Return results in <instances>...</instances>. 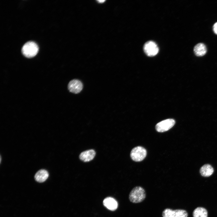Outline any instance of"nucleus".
Returning a JSON list of instances; mask_svg holds the SVG:
<instances>
[{
    "mask_svg": "<svg viewBox=\"0 0 217 217\" xmlns=\"http://www.w3.org/2000/svg\"><path fill=\"white\" fill-rule=\"evenodd\" d=\"M193 217H207L208 212L207 210L202 207H198L193 212Z\"/></svg>",
    "mask_w": 217,
    "mask_h": 217,
    "instance_id": "nucleus-13",
    "label": "nucleus"
},
{
    "mask_svg": "<svg viewBox=\"0 0 217 217\" xmlns=\"http://www.w3.org/2000/svg\"><path fill=\"white\" fill-rule=\"evenodd\" d=\"M193 50L195 54L198 56H203L206 54L207 51L206 46L202 43H199L195 46Z\"/></svg>",
    "mask_w": 217,
    "mask_h": 217,
    "instance_id": "nucleus-11",
    "label": "nucleus"
},
{
    "mask_svg": "<svg viewBox=\"0 0 217 217\" xmlns=\"http://www.w3.org/2000/svg\"><path fill=\"white\" fill-rule=\"evenodd\" d=\"M175 121L172 119H168L157 123L156 126V131L159 132L166 131L172 128L175 124Z\"/></svg>",
    "mask_w": 217,
    "mask_h": 217,
    "instance_id": "nucleus-5",
    "label": "nucleus"
},
{
    "mask_svg": "<svg viewBox=\"0 0 217 217\" xmlns=\"http://www.w3.org/2000/svg\"><path fill=\"white\" fill-rule=\"evenodd\" d=\"M104 1H103V0H102V1L99 0V1H98V2H100V3L103 2H104Z\"/></svg>",
    "mask_w": 217,
    "mask_h": 217,
    "instance_id": "nucleus-15",
    "label": "nucleus"
},
{
    "mask_svg": "<svg viewBox=\"0 0 217 217\" xmlns=\"http://www.w3.org/2000/svg\"><path fill=\"white\" fill-rule=\"evenodd\" d=\"M143 49L147 55L151 57L156 55L159 50L157 44L153 41L146 42L144 45Z\"/></svg>",
    "mask_w": 217,
    "mask_h": 217,
    "instance_id": "nucleus-6",
    "label": "nucleus"
},
{
    "mask_svg": "<svg viewBox=\"0 0 217 217\" xmlns=\"http://www.w3.org/2000/svg\"><path fill=\"white\" fill-rule=\"evenodd\" d=\"M38 50L39 47L36 43L33 41H29L23 46L22 49V52L26 57L31 58L37 54Z\"/></svg>",
    "mask_w": 217,
    "mask_h": 217,
    "instance_id": "nucleus-2",
    "label": "nucleus"
},
{
    "mask_svg": "<svg viewBox=\"0 0 217 217\" xmlns=\"http://www.w3.org/2000/svg\"><path fill=\"white\" fill-rule=\"evenodd\" d=\"M214 169L210 165L206 164L203 165L200 168V172L202 176L208 177L211 176L213 173Z\"/></svg>",
    "mask_w": 217,
    "mask_h": 217,
    "instance_id": "nucleus-12",
    "label": "nucleus"
},
{
    "mask_svg": "<svg viewBox=\"0 0 217 217\" xmlns=\"http://www.w3.org/2000/svg\"><path fill=\"white\" fill-rule=\"evenodd\" d=\"M162 217H187L188 213L184 209L173 210L166 208L162 212Z\"/></svg>",
    "mask_w": 217,
    "mask_h": 217,
    "instance_id": "nucleus-4",
    "label": "nucleus"
},
{
    "mask_svg": "<svg viewBox=\"0 0 217 217\" xmlns=\"http://www.w3.org/2000/svg\"><path fill=\"white\" fill-rule=\"evenodd\" d=\"M147 152L143 147L138 146L134 148L131 151L130 156L131 159L136 162L142 161L146 157Z\"/></svg>",
    "mask_w": 217,
    "mask_h": 217,
    "instance_id": "nucleus-3",
    "label": "nucleus"
},
{
    "mask_svg": "<svg viewBox=\"0 0 217 217\" xmlns=\"http://www.w3.org/2000/svg\"><path fill=\"white\" fill-rule=\"evenodd\" d=\"M83 85L82 82L78 80L71 81L68 83V88L69 91L74 93H79L82 90Z\"/></svg>",
    "mask_w": 217,
    "mask_h": 217,
    "instance_id": "nucleus-7",
    "label": "nucleus"
},
{
    "mask_svg": "<svg viewBox=\"0 0 217 217\" xmlns=\"http://www.w3.org/2000/svg\"><path fill=\"white\" fill-rule=\"evenodd\" d=\"M95 155L96 152L94 150H88L81 153L80 155L79 158L84 162H88L92 160Z\"/></svg>",
    "mask_w": 217,
    "mask_h": 217,
    "instance_id": "nucleus-9",
    "label": "nucleus"
},
{
    "mask_svg": "<svg viewBox=\"0 0 217 217\" xmlns=\"http://www.w3.org/2000/svg\"><path fill=\"white\" fill-rule=\"evenodd\" d=\"M104 206L108 209L111 211H115L118 206V203L116 200L111 197L105 198L103 202Z\"/></svg>",
    "mask_w": 217,
    "mask_h": 217,
    "instance_id": "nucleus-8",
    "label": "nucleus"
},
{
    "mask_svg": "<svg viewBox=\"0 0 217 217\" xmlns=\"http://www.w3.org/2000/svg\"><path fill=\"white\" fill-rule=\"evenodd\" d=\"M213 29L214 32L217 34V22L215 23L213 26Z\"/></svg>",
    "mask_w": 217,
    "mask_h": 217,
    "instance_id": "nucleus-14",
    "label": "nucleus"
},
{
    "mask_svg": "<svg viewBox=\"0 0 217 217\" xmlns=\"http://www.w3.org/2000/svg\"><path fill=\"white\" fill-rule=\"evenodd\" d=\"M49 173L45 170L41 169L37 172L35 175V180L39 183L44 182L49 177Z\"/></svg>",
    "mask_w": 217,
    "mask_h": 217,
    "instance_id": "nucleus-10",
    "label": "nucleus"
},
{
    "mask_svg": "<svg viewBox=\"0 0 217 217\" xmlns=\"http://www.w3.org/2000/svg\"><path fill=\"white\" fill-rule=\"evenodd\" d=\"M146 196V192L144 188L140 186H136L130 192L129 199L132 203H138L143 201Z\"/></svg>",
    "mask_w": 217,
    "mask_h": 217,
    "instance_id": "nucleus-1",
    "label": "nucleus"
}]
</instances>
